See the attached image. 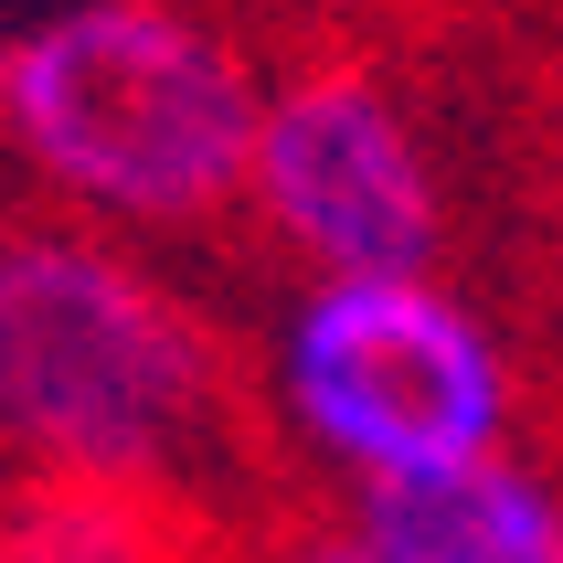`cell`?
Instances as JSON below:
<instances>
[{
    "label": "cell",
    "mask_w": 563,
    "mask_h": 563,
    "mask_svg": "<svg viewBox=\"0 0 563 563\" xmlns=\"http://www.w3.org/2000/svg\"><path fill=\"white\" fill-rule=\"evenodd\" d=\"M341 532L373 563H563V478L521 446L341 489Z\"/></svg>",
    "instance_id": "cell-5"
},
{
    "label": "cell",
    "mask_w": 563,
    "mask_h": 563,
    "mask_svg": "<svg viewBox=\"0 0 563 563\" xmlns=\"http://www.w3.org/2000/svg\"><path fill=\"white\" fill-rule=\"evenodd\" d=\"M510 255H521V309L542 330L532 415H563V75L521 96V150H510Z\"/></svg>",
    "instance_id": "cell-7"
},
{
    "label": "cell",
    "mask_w": 563,
    "mask_h": 563,
    "mask_svg": "<svg viewBox=\"0 0 563 563\" xmlns=\"http://www.w3.org/2000/svg\"><path fill=\"white\" fill-rule=\"evenodd\" d=\"M245 563H373L362 542L341 532V510H319V500H298V510H277L266 532L245 542Z\"/></svg>",
    "instance_id": "cell-8"
},
{
    "label": "cell",
    "mask_w": 563,
    "mask_h": 563,
    "mask_svg": "<svg viewBox=\"0 0 563 563\" xmlns=\"http://www.w3.org/2000/svg\"><path fill=\"white\" fill-rule=\"evenodd\" d=\"M245 234L287 277H446L468 223L446 128L362 32H298L266 54V118L245 170Z\"/></svg>",
    "instance_id": "cell-4"
},
{
    "label": "cell",
    "mask_w": 563,
    "mask_h": 563,
    "mask_svg": "<svg viewBox=\"0 0 563 563\" xmlns=\"http://www.w3.org/2000/svg\"><path fill=\"white\" fill-rule=\"evenodd\" d=\"M0 468L181 489L234 521L309 500L234 319L54 202L0 223Z\"/></svg>",
    "instance_id": "cell-1"
},
{
    "label": "cell",
    "mask_w": 563,
    "mask_h": 563,
    "mask_svg": "<svg viewBox=\"0 0 563 563\" xmlns=\"http://www.w3.org/2000/svg\"><path fill=\"white\" fill-rule=\"evenodd\" d=\"M255 394L298 489L457 468L532 426V362L457 277H287Z\"/></svg>",
    "instance_id": "cell-3"
},
{
    "label": "cell",
    "mask_w": 563,
    "mask_h": 563,
    "mask_svg": "<svg viewBox=\"0 0 563 563\" xmlns=\"http://www.w3.org/2000/svg\"><path fill=\"white\" fill-rule=\"evenodd\" d=\"M266 521H234L181 489L0 468V563H245Z\"/></svg>",
    "instance_id": "cell-6"
},
{
    "label": "cell",
    "mask_w": 563,
    "mask_h": 563,
    "mask_svg": "<svg viewBox=\"0 0 563 563\" xmlns=\"http://www.w3.org/2000/svg\"><path fill=\"white\" fill-rule=\"evenodd\" d=\"M266 43L234 0H43L0 43V150L107 234H234Z\"/></svg>",
    "instance_id": "cell-2"
}]
</instances>
